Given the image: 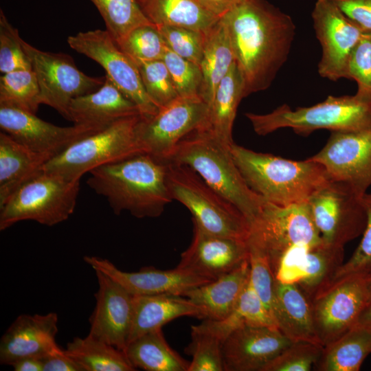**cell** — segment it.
<instances>
[{"mask_svg":"<svg viewBox=\"0 0 371 371\" xmlns=\"http://www.w3.org/2000/svg\"><path fill=\"white\" fill-rule=\"evenodd\" d=\"M220 18L243 78L245 98L267 89L290 53L295 32L291 17L266 0H243Z\"/></svg>","mask_w":371,"mask_h":371,"instance_id":"1","label":"cell"},{"mask_svg":"<svg viewBox=\"0 0 371 371\" xmlns=\"http://www.w3.org/2000/svg\"><path fill=\"white\" fill-rule=\"evenodd\" d=\"M166 168L167 163L141 153L93 169L87 184L117 215L127 211L138 218H156L172 201Z\"/></svg>","mask_w":371,"mask_h":371,"instance_id":"2","label":"cell"},{"mask_svg":"<svg viewBox=\"0 0 371 371\" xmlns=\"http://www.w3.org/2000/svg\"><path fill=\"white\" fill-rule=\"evenodd\" d=\"M230 150L249 188L264 201L280 206L306 203L330 177L324 167L310 159L294 161L254 151L234 142Z\"/></svg>","mask_w":371,"mask_h":371,"instance_id":"3","label":"cell"},{"mask_svg":"<svg viewBox=\"0 0 371 371\" xmlns=\"http://www.w3.org/2000/svg\"><path fill=\"white\" fill-rule=\"evenodd\" d=\"M167 162L194 170L211 188L233 204L249 225L265 201L247 185L233 159L230 146L210 133L195 130L183 138Z\"/></svg>","mask_w":371,"mask_h":371,"instance_id":"4","label":"cell"},{"mask_svg":"<svg viewBox=\"0 0 371 371\" xmlns=\"http://www.w3.org/2000/svg\"><path fill=\"white\" fill-rule=\"evenodd\" d=\"M245 115L255 133L262 136L282 128L302 135L319 129L350 132L371 128V102L356 95H328L322 102L294 110L284 104L269 113Z\"/></svg>","mask_w":371,"mask_h":371,"instance_id":"5","label":"cell"},{"mask_svg":"<svg viewBox=\"0 0 371 371\" xmlns=\"http://www.w3.org/2000/svg\"><path fill=\"white\" fill-rule=\"evenodd\" d=\"M166 183L172 199L192 214L194 225L212 234L247 239L249 224L243 214L191 168L167 162Z\"/></svg>","mask_w":371,"mask_h":371,"instance_id":"6","label":"cell"},{"mask_svg":"<svg viewBox=\"0 0 371 371\" xmlns=\"http://www.w3.org/2000/svg\"><path fill=\"white\" fill-rule=\"evenodd\" d=\"M80 181L42 170L0 207V230L22 221L53 226L67 220L75 210Z\"/></svg>","mask_w":371,"mask_h":371,"instance_id":"7","label":"cell"},{"mask_svg":"<svg viewBox=\"0 0 371 371\" xmlns=\"http://www.w3.org/2000/svg\"><path fill=\"white\" fill-rule=\"evenodd\" d=\"M141 117L118 120L76 142L47 161L43 170L76 180L95 168L145 153L137 137Z\"/></svg>","mask_w":371,"mask_h":371,"instance_id":"8","label":"cell"},{"mask_svg":"<svg viewBox=\"0 0 371 371\" xmlns=\"http://www.w3.org/2000/svg\"><path fill=\"white\" fill-rule=\"evenodd\" d=\"M248 247L267 257L275 277L282 258L299 247H314L323 240L307 203L280 206L265 201L249 225Z\"/></svg>","mask_w":371,"mask_h":371,"instance_id":"9","label":"cell"},{"mask_svg":"<svg viewBox=\"0 0 371 371\" xmlns=\"http://www.w3.org/2000/svg\"><path fill=\"white\" fill-rule=\"evenodd\" d=\"M306 203L325 244L344 247L363 234L367 215L362 196L348 184L330 179Z\"/></svg>","mask_w":371,"mask_h":371,"instance_id":"10","label":"cell"},{"mask_svg":"<svg viewBox=\"0 0 371 371\" xmlns=\"http://www.w3.org/2000/svg\"><path fill=\"white\" fill-rule=\"evenodd\" d=\"M21 44L38 80L41 104L51 106L68 120L71 100L96 91L104 82L105 76L82 72L68 54L42 51L23 39Z\"/></svg>","mask_w":371,"mask_h":371,"instance_id":"11","label":"cell"},{"mask_svg":"<svg viewBox=\"0 0 371 371\" xmlns=\"http://www.w3.org/2000/svg\"><path fill=\"white\" fill-rule=\"evenodd\" d=\"M67 43L101 65L105 76L137 105L142 117H148L158 112L145 91L137 64L119 47L106 30L78 32L69 36Z\"/></svg>","mask_w":371,"mask_h":371,"instance_id":"12","label":"cell"},{"mask_svg":"<svg viewBox=\"0 0 371 371\" xmlns=\"http://www.w3.org/2000/svg\"><path fill=\"white\" fill-rule=\"evenodd\" d=\"M368 277H347L327 286L311 300L315 333L323 347L357 324L371 297Z\"/></svg>","mask_w":371,"mask_h":371,"instance_id":"13","label":"cell"},{"mask_svg":"<svg viewBox=\"0 0 371 371\" xmlns=\"http://www.w3.org/2000/svg\"><path fill=\"white\" fill-rule=\"evenodd\" d=\"M208 109L200 97L179 98L154 115L141 117L137 137L143 151L167 163L179 142L203 125Z\"/></svg>","mask_w":371,"mask_h":371,"instance_id":"14","label":"cell"},{"mask_svg":"<svg viewBox=\"0 0 371 371\" xmlns=\"http://www.w3.org/2000/svg\"><path fill=\"white\" fill-rule=\"evenodd\" d=\"M311 16L322 46L319 74L332 81L347 78L349 58L365 30L332 0H316Z\"/></svg>","mask_w":371,"mask_h":371,"instance_id":"15","label":"cell"},{"mask_svg":"<svg viewBox=\"0 0 371 371\" xmlns=\"http://www.w3.org/2000/svg\"><path fill=\"white\" fill-rule=\"evenodd\" d=\"M309 159L322 164L330 179L348 184L363 196L371 186V128L332 131L322 149Z\"/></svg>","mask_w":371,"mask_h":371,"instance_id":"16","label":"cell"},{"mask_svg":"<svg viewBox=\"0 0 371 371\" xmlns=\"http://www.w3.org/2000/svg\"><path fill=\"white\" fill-rule=\"evenodd\" d=\"M0 127L19 143L51 159L76 142L104 128L85 124L59 126L35 113L3 104H0Z\"/></svg>","mask_w":371,"mask_h":371,"instance_id":"17","label":"cell"},{"mask_svg":"<svg viewBox=\"0 0 371 371\" xmlns=\"http://www.w3.org/2000/svg\"><path fill=\"white\" fill-rule=\"evenodd\" d=\"M98 290L89 318V333L95 338L124 350L131 330L134 295L104 273L95 270Z\"/></svg>","mask_w":371,"mask_h":371,"instance_id":"18","label":"cell"},{"mask_svg":"<svg viewBox=\"0 0 371 371\" xmlns=\"http://www.w3.org/2000/svg\"><path fill=\"white\" fill-rule=\"evenodd\" d=\"M292 342L276 327L241 326L223 342L224 371H262Z\"/></svg>","mask_w":371,"mask_h":371,"instance_id":"19","label":"cell"},{"mask_svg":"<svg viewBox=\"0 0 371 371\" xmlns=\"http://www.w3.org/2000/svg\"><path fill=\"white\" fill-rule=\"evenodd\" d=\"M84 260L94 271L104 273L133 295L172 294L183 296L189 290L213 280L178 267L168 270L148 267L138 271L126 272L105 258L86 256Z\"/></svg>","mask_w":371,"mask_h":371,"instance_id":"20","label":"cell"},{"mask_svg":"<svg viewBox=\"0 0 371 371\" xmlns=\"http://www.w3.org/2000/svg\"><path fill=\"white\" fill-rule=\"evenodd\" d=\"M248 258L246 240L212 234L194 225L192 242L177 267L214 280Z\"/></svg>","mask_w":371,"mask_h":371,"instance_id":"21","label":"cell"},{"mask_svg":"<svg viewBox=\"0 0 371 371\" xmlns=\"http://www.w3.org/2000/svg\"><path fill=\"white\" fill-rule=\"evenodd\" d=\"M58 315H19L3 335L0 341V363L11 366L29 357L41 358L57 346Z\"/></svg>","mask_w":371,"mask_h":371,"instance_id":"22","label":"cell"},{"mask_svg":"<svg viewBox=\"0 0 371 371\" xmlns=\"http://www.w3.org/2000/svg\"><path fill=\"white\" fill-rule=\"evenodd\" d=\"M141 115L139 108L105 76L96 91L73 99L69 106V120L74 124L105 128L115 121Z\"/></svg>","mask_w":371,"mask_h":371,"instance_id":"23","label":"cell"},{"mask_svg":"<svg viewBox=\"0 0 371 371\" xmlns=\"http://www.w3.org/2000/svg\"><path fill=\"white\" fill-rule=\"evenodd\" d=\"M271 315L280 331L291 341L320 344L311 300L297 284L275 280Z\"/></svg>","mask_w":371,"mask_h":371,"instance_id":"24","label":"cell"},{"mask_svg":"<svg viewBox=\"0 0 371 371\" xmlns=\"http://www.w3.org/2000/svg\"><path fill=\"white\" fill-rule=\"evenodd\" d=\"M249 258L233 271L193 288L183 296L199 309V319L220 321L235 307L249 279Z\"/></svg>","mask_w":371,"mask_h":371,"instance_id":"25","label":"cell"},{"mask_svg":"<svg viewBox=\"0 0 371 371\" xmlns=\"http://www.w3.org/2000/svg\"><path fill=\"white\" fill-rule=\"evenodd\" d=\"M51 158L0 133V207L25 182L39 173Z\"/></svg>","mask_w":371,"mask_h":371,"instance_id":"26","label":"cell"},{"mask_svg":"<svg viewBox=\"0 0 371 371\" xmlns=\"http://www.w3.org/2000/svg\"><path fill=\"white\" fill-rule=\"evenodd\" d=\"M183 316L200 317L198 308L186 297L172 294L134 295L133 319L128 343Z\"/></svg>","mask_w":371,"mask_h":371,"instance_id":"27","label":"cell"},{"mask_svg":"<svg viewBox=\"0 0 371 371\" xmlns=\"http://www.w3.org/2000/svg\"><path fill=\"white\" fill-rule=\"evenodd\" d=\"M243 98V78L234 62L219 83L209 105L205 120L197 130L206 131L223 144L231 146L234 143L232 127L237 108Z\"/></svg>","mask_w":371,"mask_h":371,"instance_id":"28","label":"cell"},{"mask_svg":"<svg viewBox=\"0 0 371 371\" xmlns=\"http://www.w3.org/2000/svg\"><path fill=\"white\" fill-rule=\"evenodd\" d=\"M234 62L227 27L219 18L205 32L203 54L200 64L203 78L199 97L208 105L211 104L219 83Z\"/></svg>","mask_w":371,"mask_h":371,"instance_id":"29","label":"cell"},{"mask_svg":"<svg viewBox=\"0 0 371 371\" xmlns=\"http://www.w3.org/2000/svg\"><path fill=\"white\" fill-rule=\"evenodd\" d=\"M155 26L170 25L206 32L219 19L196 0H136Z\"/></svg>","mask_w":371,"mask_h":371,"instance_id":"30","label":"cell"},{"mask_svg":"<svg viewBox=\"0 0 371 371\" xmlns=\"http://www.w3.org/2000/svg\"><path fill=\"white\" fill-rule=\"evenodd\" d=\"M371 353V328L357 324L324 347L313 368L318 371H358Z\"/></svg>","mask_w":371,"mask_h":371,"instance_id":"31","label":"cell"},{"mask_svg":"<svg viewBox=\"0 0 371 371\" xmlns=\"http://www.w3.org/2000/svg\"><path fill=\"white\" fill-rule=\"evenodd\" d=\"M131 364L147 371H188L190 362L167 343L161 328L130 341L124 350Z\"/></svg>","mask_w":371,"mask_h":371,"instance_id":"32","label":"cell"},{"mask_svg":"<svg viewBox=\"0 0 371 371\" xmlns=\"http://www.w3.org/2000/svg\"><path fill=\"white\" fill-rule=\"evenodd\" d=\"M199 325L223 342L232 330L243 325L278 328L249 279L235 307L226 318L220 321L203 320Z\"/></svg>","mask_w":371,"mask_h":371,"instance_id":"33","label":"cell"},{"mask_svg":"<svg viewBox=\"0 0 371 371\" xmlns=\"http://www.w3.org/2000/svg\"><path fill=\"white\" fill-rule=\"evenodd\" d=\"M85 371H133L136 369L124 350L99 340L90 334L74 337L65 349Z\"/></svg>","mask_w":371,"mask_h":371,"instance_id":"34","label":"cell"},{"mask_svg":"<svg viewBox=\"0 0 371 371\" xmlns=\"http://www.w3.org/2000/svg\"><path fill=\"white\" fill-rule=\"evenodd\" d=\"M344 247L324 243L310 249L306 256L303 274L297 284L311 300L330 281L342 265Z\"/></svg>","mask_w":371,"mask_h":371,"instance_id":"35","label":"cell"},{"mask_svg":"<svg viewBox=\"0 0 371 371\" xmlns=\"http://www.w3.org/2000/svg\"><path fill=\"white\" fill-rule=\"evenodd\" d=\"M0 104L36 113L41 104V91L32 69L3 74L0 78Z\"/></svg>","mask_w":371,"mask_h":371,"instance_id":"36","label":"cell"},{"mask_svg":"<svg viewBox=\"0 0 371 371\" xmlns=\"http://www.w3.org/2000/svg\"><path fill=\"white\" fill-rule=\"evenodd\" d=\"M99 11L115 42L134 28L153 24L144 14L136 0H90Z\"/></svg>","mask_w":371,"mask_h":371,"instance_id":"37","label":"cell"},{"mask_svg":"<svg viewBox=\"0 0 371 371\" xmlns=\"http://www.w3.org/2000/svg\"><path fill=\"white\" fill-rule=\"evenodd\" d=\"M135 63L148 98L159 109L170 105L180 98L163 60Z\"/></svg>","mask_w":371,"mask_h":371,"instance_id":"38","label":"cell"},{"mask_svg":"<svg viewBox=\"0 0 371 371\" xmlns=\"http://www.w3.org/2000/svg\"><path fill=\"white\" fill-rule=\"evenodd\" d=\"M223 341L200 326L191 327V342L187 353L192 357L188 371H224Z\"/></svg>","mask_w":371,"mask_h":371,"instance_id":"39","label":"cell"},{"mask_svg":"<svg viewBox=\"0 0 371 371\" xmlns=\"http://www.w3.org/2000/svg\"><path fill=\"white\" fill-rule=\"evenodd\" d=\"M116 43L135 63L162 60L167 47L153 24L139 25Z\"/></svg>","mask_w":371,"mask_h":371,"instance_id":"40","label":"cell"},{"mask_svg":"<svg viewBox=\"0 0 371 371\" xmlns=\"http://www.w3.org/2000/svg\"><path fill=\"white\" fill-rule=\"evenodd\" d=\"M155 27L168 48L179 56L200 66L205 32L177 26Z\"/></svg>","mask_w":371,"mask_h":371,"instance_id":"41","label":"cell"},{"mask_svg":"<svg viewBox=\"0 0 371 371\" xmlns=\"http://www.w3.org/2000/svg\"><path fill=\"white\" fill-rule=\"evenodd\" d=\"M362 203L367 215L362 239L350 259L337 270L325 287L349 276L371 275V192L363 194Z\"/></svg>","mask_w":371,"mask_h":371,"instance_id":"42","label":"cell"},{"mask_svg":"<svg viewBox=\"0 0 371 371\" xmlns=\"http://www.w3.org/2000/svg\"><path fill=\"white\" fill-rule=\"evenodd\" d=\"M324 347L308 341H293L262 371H309L319 359Z\"/></svg>","mask_w":371,"mask_h":371,"instance_id":"43","label":"cell"},{"mask_svg":"<svg viewBox=\"0 0 371 371\" xmlns=\"http://www.w3.org/2000/svg\"><path fill=\"white\" fill-rule=\"evenodd\" d=\"M19 31L0 10V71L32 69L30 60L21 44Z\"/></svg>","mask_w":371,"mask_h":371,"instance_id":"44","label":"cell"},{"mask_svg":"<svg viewBox=\"0 0 371 371\" xmlns=\"http://www.w3.org/2000/svg\"><path fill=\"white\" fill-rule=\"evenodd\" d=\"M180 98L199 97L202 84L200 66L166 47L162 58Z\"/></svg>","mask_w":371,"mask_h":371,"instance_id":"45","label":"cell"},{"mask_svg":"<svg viewBox=\"0 0 371 371\" xmlns=\"http://www.w3.org/2000/svg\"><path fill=\"white\" fill-rule=\"evenodd\" d=\"M347 79L357 84L356 95L371 102V32L365 31L349 58Z\"/></svg>","mask_w":371,"mask_h":371,"instance_id":"46","label":"cell"},{"mask_svg":"<svg viewBox=\"0 0 371 371\" xmlns=\"http://www.w3.org/2000/svg\"><path fill=\"white\" fill-rule=\"evenodd\" d=\"M248 251L250 283L271 315L276 278L265 255L253 247Z\"/></svg>","mask_w":371,"mask_h":371,"instance_id":"47","label":"cell"},{"mask_svg":"<svg viewBox=\"0 0 371 371\" xmlns=\"http://www.w3.org/2000/svg\"><path fill=\"white\" fill-rule=\"evenodd\" d=\"M365 31L371 32V0H332Z\"/></svg>","mask_w":371,"mask_h":371,"instance_id":"48","label":"cell"},{"mask_svg":"<svg viewBox=\"0 0 371 371\" xmlns=\"http://www.w3.org/2000/svg\"><path fill=\"white\" fill-rule=\"evenodd\" d=\"M43 371H85L65 350L58 346L41 357Z\"/></svg>","mask_w":371,"mask_h":371,"instance_id":"49","label":"cell"},{"mask_svg":"<svg viewBox=\"0 0 371 371\" xmlns=\"http://www.w3.org/2000/svg\"><path fill=\"white\" fill-rule=\"evenodd\" d=\"M204 8L221 17L243 0H196Z\"/></svg>","mask_w":371,"mask_h":371,"instance_id":"50","label":"cell"},{"mask_svg":"<svg viewBox=\"0 0 371 371\" xmlns=\"http://www.w3.org/2000/svg\"><path fill=\"white\" fill-rule=\"evenodd\" d=\"M11 366L15 371H43L41 358L36 357L21 359Z\"/></svg>","mask_w":371,"mask_h":371,"instance_id":"51","label":"cell"},{"mask_svg":"<svg viewBox=\"0 0 371 371\" xmlns=\"http://www.w3.org/2000/svg\"><path fill=\"white\" fill-rule=\"evenodd\" d=\"M357 324L371 328V297L362 311Z\"/></svg>","mask_w":371,"mask_h":371,"instance_id":"52","label":"cell"},{"mask_svg":"<svg viewBox=\"0 0 371 371\" xmlns=\"http://www.w3.org/2000/svg\"><path fill=\"white\" fill-rule=\"evenodd\" d=\"M367 286L371 295V275L367 278Z\"/></svg>","mask_w":371,"mask_h":371,"instance_id":"53","label":"cell"}]
</instances>
